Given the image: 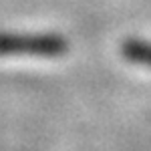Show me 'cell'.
I'll use <instances>...</instances> for the list:
<instances>
[{
  "label": "cell",
  "instance_id": "6da1fadb",
  "mask_svg": "<svg viewBox=\"0 0 151 151\" xmlns=\"http://www.w3.org/2000/svg\"><path fill=\"white\" fill-rule=\"evenodd\" d=\"M67 50L60 36H28V35H0V55H38L57 57Z\"/></svg>",
  "mask_w": 151,
  "mask_h": 151
},
{
  "label": "cell",
  "instance_id": "7a4b0ae2",
  "mask_svg": "<svg viewBox=\"0 0 151 151\" xmlns=\"http://www.w3.org/2000/svg\"><path fill=\"white\" fill-rule=\"evenodd\" d=\"M123 57L137 63V65H145L151 67V42H141V40H127L123 45Z\"/></svg>",
  "mask_w": 151,
  "mask_h": 151
}]
</instances>
